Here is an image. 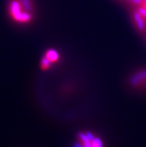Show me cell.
Wrapping results in <instances>:
<instances>
[{
	"instance_id": "obj_1",
	"label": "cell",
	"mask_w": 146,
	"mask_h": 147,
	"mask_svg": "<svg viewBox=\"0 0 146 147\" xmlns=\"http://www.w3.org/2000/svg\"><path fill=\"white\" fill-rule=\"evenodd\" d=\"M7 12L11 21L18 26H29L37 14L35 0H8Z\"/></svg>"
},
{
	"instance_id": "obj_2",
	"label": "cell",
	"mask_w": 146,
	"mask_h": 147,
	"mask_svg": "<svg viewBox=\"0 0 146 147\" xmlns=\"http://www.w3.org/2000/svg\"><path fill=\"white\" fill-rule=\"evenodd\" d=\"M128 4L137 29L146 36V0H122Z\"/></svg>"
},
{
	"instance_id": "obj_3",
	"label": "cell",
	"mask_w": 146,
	"mask_h": 147,
	"mask_svg": "<svg viewBox=\"0 0 146 147\" xmlns=\"http://www.w3.org/2000/svg\"><path fill=\"white\" fill-rule=\"evenodd\" d=\"M75 147H104V143L94 132L84 131L77 135Z\"/></svg>"
},
{
	"instance_id": "obj_4",
	"label": "cell",
	"mask_w": 146,
	"mask_h": 147,
	"mask_svg": "<svg viewBox=\"0 0 146 147\" xmlns=\"http://www.w3.org/2000/svg\"><path fill=\"white\" fill-rule=\"evenodd\" d=\"M61 60L59 52L55 49H48L41 58L40 67L43 70H48L57 64Z\"/></svg>"
},
{
	"instance_id": "obj_5",
	"label": "cell",
	"mask_w": 146,
	"mask_h": 147,
	"mask_svg": "<svg viewBox=\"0 0 146 147\" xmlns=\"http://www.w3.org/2000/svg\"><path fill=\"white\" fill-rule=\"evenodd\" d=\"M130 84L137 90L146 91V68L136 71L131 76Z\"/></svg>"
}]
</instances>
